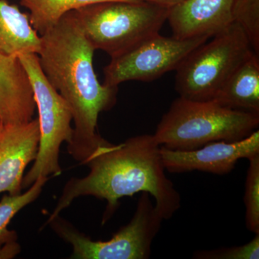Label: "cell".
Wrapping results in <instances>:
<instances>
[{
  "label": "cell",
  "instance_id": "obj_15",
  "mask_svg": "<svg viewBox=\"0 0 259 259\" xmlns=\"http://www.w3.org/2000/svg\"><path fill=\"white\" fill-rule=\"evenodd\" d=\"M30 11L29 20L32 28L41 35L59 23L66 13L105 2H134L136 0H20Z\"/></svg>",
  "mask_w": 259,
  "mask_h": 259
},
{
  "label": "cell",
  "instance_id": "obj_16",
  "mask_svg": "<svg viewBox=\"0 0 259 259\" xmlns=\"http://www.w3.org/2000/svg\"><path fill=\"white\" fill-rule=\"evenodd\" d=\"M48 180L49 177H39L25 193L5 194L3 197L0 201V245L16 241V233L8 230V225L17 213L38 197Z\"/></svg>",
  "mask_w": 259,
  "mask_h": 259
},
{
  "label": "cell",
  "instance_id": "obj_3",
  "mask_svg": "<svg viewBox=\"0 0 259 259\" xmlns=\"http://www.w3.org/2000/svg\"><path fill=\"white\" fill-rule=\"evenodd\" d=\"M259 113L232 110L214 100H174L153 135L162 147L192 151L216 141L234 142L258 128Z\"/></svg>",
  "mask_w": 259,
  "mask_h": 259
},
{
  "label": "cell",
  "instance_id": "obj_13",
  "mask_svg": "<svg viewBox=\"0 0 259 259\" xmlns=\"http://www.w3.org/2000/svg\"><path fill=\"white\" fill-rule=\"evenodd\" d=\"M213 100L226 108L259 113V56L254 53L243 61Z\"/></svg>",
  "mask_w": 259,
  "mask_h": 259
},
{
  "label": "cell",
  "instance_id": "obj_5",
  "mask_svg": "<svg viewBox=\"0 0 259 259\" xmlns=\"http://www.w3.org/2000/svg\"><path fill=\"white\" fill-rule=\"evenodd\" d=\"M189 54L175 70V90L194 101L212 100L237 68L254 51L243 29L233 23Z\"/></svg>",
  "mask_w": 259,
  "mask_h": 259
},
{
  "label": "cell",
  "instance_id": "obj_22",
  "mask_svg": "<svg viewBox=\"0 0 259 259\" xmlns=\"http://www.w3.org/2000/svg\"><path fill=\"white\" fill-rule=\"evenodd\" d=\"M3 128H4V125H3V122L0 120V136H1L2 132H3Z\"/></svg>",
  "mask_w": 259,
  "mask_h": 259
},
{
  "label": "cell",
  "instance_id": "obj_20",
  "mask_svg": "<svg viewBox=\"0 0 259 259\" xmlns=\"http://www.w3.org/2000/svg\"><path fill=\"white\" fill-rule=\"evenodd\" d=\"M20 252L19 245L15 242L0 245V258H10Z\"/></svg>",
  "mask_w": 259,
  "mask_h": 259
},
{
  "label": "cell",
  "instance_id": "obj_21",
  "mask_svg": "<svg viewBox=\"0 0 259 259\" xmlns=\"http://www.w3.org/2000/svg\"><path fill=\"white\" fill-rule=\"evenodd\" d=\"M139 1L148 2V3H153L165 8H171L175 5L180 4L184 0H139Z\"/></svg>",
  "mask_w": 259,
  "mask_h": 259
},
{
  "label": "cell",
  "instance_id": "obj_7",
  "mask_svg": "<svg viewBox=\"0 0 259 259\" xmlns=\"http://www.w3.org/2000/svg\"><path fill=\"white\" fill-rule=\"evenodd\" d=\"M163 218L153 204L151 195L142 192L128 224L106 241H93L57 216L49 221L53 229L73 247L71 258L148 259Z\"/></svg>",
  "mask_w": 259,
  "mask_h": 259
},
{
  "label": "cell",
  "instance_id": "obj_19",
  "mask_svg": "<svg viewBox=\"0 0 259 259\" xmlns=\"http://www.w3.org/2000/svg\"><path fill=\"white\" fill-rule=\"evenodd\" d=\"M251 241L238 246L226 247L214 250H197L194 258L197 259H258L259 233Z\"/></svg>",
  "mask_w": 259,
  "mask_h": 259
},
{
  "label": "cell",
  "instance_id": "obj_4",
  "mask_svg": "<svg viewBox=\"0 0 259 259\" xmlns=\"http://www.w3.org/2000/svg\"><path fill=\"white\" fill-rule=\"evenodd\" d=\"M169 9L136 0L96 3L74 13L94 49L112 58L159 32Z\"/></svg>",
  "mask_w": 259,
  "mask_h": 259
},
{
  "label": "cell",
  "instance_id": "obj_17",
  "mask_svg": "<svg viewBox=\"0 0 259 259\" xmlns=\"http://www.w3.org/2000/svg\"><path fill=\"white\" fill-rule=\"evenodd\" d=\"M243 200L245 207V226L248 231L259 233V154L248 158Z\"/></svg>",
  "mask_w": 259,
  "mask_h": 259
},
{
  "label": "cell",
  "instance_id": "obj_14",
  "mask_svg": "<svg viewBox=\"0 0 259 259\" xmlns=\"http://www.w3.org/2000/svg\"><path fill=\"white\" fill-rule=\"evenodd\" d=\"M40 42V35L32 28L28 15L16 5L0 0V51L18 56L37 54Z\"/></svg>",
  "mask_w": 259,
  "mask_h": 259
},
{
  "label": "cell",
  "instance_id": "obj_1",
  "mask_svg": "<svg viewBox=\"0 0 259 259\" xmlns=\"http://www.w3.org/2000/svg\"><path fill=\"white\" fill-rule=\"evenodd\" d=\"M40 67L72 112L74 132L68 152L85 165L111 144L96 131L102 112L117 101V88L100 83L93 67L95 49L83 33L74 11L40 35Z\"/></svg>",
  "mask_w": 259,
  "mask_h": 259
},
{
  "label": "cell",
  "instance_id": "obj_6",
  "mask_svg": "<svg viewBox=\"0 0 259 259\" xmlns=\"http://www.w3.org/2000/svg\"><path fill=\"white\" fill-rule=\"evenodd\" d=\"M31 83L40 127V144L36 158L24 176L22 188H29L39 178L59 176L61 144L72 138V112L69 104L46 77L37 54L18 56Z\"/></svg>",
  "mask_w": 259,
  "mask_h": 259
},
{
  "label": "cell",
  "instance_id": "obj_8",
  "mask_svg": "<svg viewBox=\"0 0 259 259\" xmlns=\"http://www.w3.org/2000/svg\"><path fill=\"white\" fill-rule=\"evenodd\" d=\"M207 36L180 38L163 36L159 32L151 35L111 58L104 69V84L118 88L127 81H149L176 70L189 54L207 41Z\"/></svg>",
  "mask_w": 259,
  "mask_h": 259
},
{
  "label": "cell",
  "instance_id": "obj_2",
  "mask_svg": "<svg viewBox=\"0 0 259 259\" xmlns=\"http://www.w3.org/2000/svg\"><path fill=\"white\" fill-rule=\"evenodd\" d=\"M161 146L153 135H140L98 153L86 163L82 178H73L64 190L48 223L60 214L75 199L93 196L106 200L103 223L117 209L124 197L147 192L163 220L173 217L181 207V196L165 174Z\"/></svg>",
  "mask_w": 259,
  "mask_h": 259
},
{
  "label": "cell",
  "instance_id": "obj_18",
  "mask_svg": "<svg viewBox=\"0 0 259 259\" xmlns=\"http://www.w3.org/2000/svg\"><path fill=\"white\" fill-rule=\"evenodd\" d=\"M233 23L239 25L259 56V0H233Z\"/></svg>",
  "mask_w": 259,
  "mask_h": 259
},
{
  "label": "cell",
  "instance_id": "obj_12",
  "mask_svg": "<svg viewBox=\"0 0 259 259\" xmlns=\"http://www.w3.org/2000/svg\"><path fill=\"white\" fill-rule=\"evenodd\" d=\"M36 110L31 83L18 56L0 51V120L3 125L25 123Z\"/></svg>",
  "mask_w": 259,
  "mask_h": 259
},
{
  "label": "cell",
  "instance_id": "obj_9",
  "mask_svg": "<svg viewBox=\"0 0 259 259\" xmlns=\"http://www.w3.org/2000/svg\"><path fill=\"white\" fill-rule=\"evenodd\" d=\"M165 169L171 173L192 171L218 175H228L238 161L259 154V131L252 133L241 141H216L192 151H174L161 148Z\"/></svg>",
  "mask_w": 259,
  "mask_h": 259
},
{
  "label": "cell",
  "instance_id": "obj_11",
  "mask_svg": "<svg viewBox=\"0 0 259 259\" xmlns=\"http://www.w3.org/2000/svg\"><path fill=\"white\" fill-rule=\"evenodd\" d=\"M233 0H184L170 8L167 21L174 36L212 37L233 23Z\"/></svg>",
  "mask_w": 259,
  "mask_h": 259
},
{
  "label": "cell",
  "instance_id": "obj_10",
  "mask_svg": "<svg viewBox=\"0 0 259 259\" xmlns=\"http://www.w3.org/2000/svg\"><path fill=\"white\" fill-rule=\"evenodd\" d=\"M40 138L37 118L4 125L0 136V193H21L24 171L36 158Z\"/></svg>",
  "mask_w": 259,
  "mask_h": 259
}]
</instances>
